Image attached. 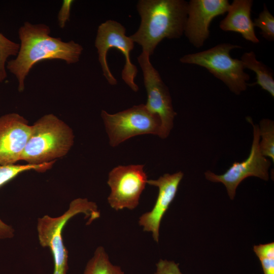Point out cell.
Listing matches in <instances>:
<instances>
[{
	"label": "cell",
	"mask_w": 274,
	"mask_h": 274,
	"mask_svg": "<svg viewBox=\"0 0 274 274\" xmlns=\"http://www.w3.org/2000/svg\"><path fill=\"white\" fill-rule=\"evenodd\" d=\"M49 27L42 23L33 24L25 22L18 30L20 47L16 57L7 61L6 69L18 81V89L23 92L24 81L38 62L44 60L59 59L67 64L77 63L83 50L79 44L50 36Z\"/></svg>",
	"instance_id": "6da1fadb"
},
{
	"label": "cell",
	"mask_w": 274,
	"mask_h": 274,
	"mask_svg": "<svg viewBox=\"0 0 274 274\" xmlns=\"http://www.w3.org/2000/svg\"><path fill=\"white\" fill-rule=\"evenodd\" d=\"M141 22L130 36L150 56L164 39H177L184 33L188 2L184 0H139L136 4Z\"/></svg>",
	"instance_id": "7a4b0ae2"
},
{
	"label": "cell",
	"mask_w": 274,
	"mask_h": 274,
	"mask_svg": "<svg viewBox=\"0 0 274 274\" xmlns=\"http://www.w3.org/2000/svg\"><path fill=\"white\" fill-rule=\"evenodd\" d=\"M74 143L68 124L53 114L45 115L31 125L21 160L33 165L55 162L67 155Z\"/></svg>",
	"instance_id": "3957f363"
},
{
	"label": "cell",
	"mask_w": 274,
	"mask_h": 274,
	"mask_svg": "<svg viewBox=\"0 0 274 274\" xmlns=\"http://www.w3.org/2000/svg\"><path fill=\"white\" fill-rule=\"evenodd\" d=\"M83 213L87 224L100 217L95 202L87 198H78L72 201L69 208L59 217L45 215L38 219L37 229L39 242L43 247L50 248L54 260L53 274H66L68 269V252L63 242L62 230L68 221L74 216Z\"/></svg>",
	"instance_id": "277c9868"
},
{
	"label": "cell",
	"mask_w": 274,
	"mask_h": 274,
	"mask_svg": "<svg viewBox=\"0 0 274 274\" xmlns=\"http://www.w3.org/2000/svg\"><path fill=\"white\" fill-rule=\"evenodd\" d=\"M241 48L238 45L222 43L201 52L186 54L180 58V61L205 68L224 83L230 91L239 95L246 90L250 76L244 71L242 60L232 58L230 52Z\"/></svg>",
	"instance_id": "5b68a950"
},
{
	"label": "cell",
	"mask_w": 274,
	"mask_h": 274,
	"mask_svg": "<svg viewBox=\"0 0 274 274\" xmlns=\"http://www.w3.org/2000/svg\"><path fill=\"white\" fill-rule=\"evenodd\" d=\"M134 44L130 36H126L125 27L117 21L108 20L98 27L94 44L104 76L109 84L112 85L117 84L107 60L109 50L111 48H116L121 52L125 58L121 73L122 80L133 91L137 92L139 86L134 79L138 71L136 66L132 63L130 56V52L134 48Z\"/></svg>",
	"instance_id": "8992f818"
},
{
	"label": "cell",
	"mask_w": 274,
	"mask_h": 274,
	"mask_svg": "<svg viewBox=\"0 0 274 274\" xmlns=\"http://www.w3.org/2000/svg\"><path fill=\"white\" fill-rule=\"evenodd\" d=\"M101 117L112 147L139 135H160L161 121L159 117L150 112L144 104L113 114L102 110Z\"/></svg>",
	"instance_id": "52a82bcc"
},
{
	"label": "cell",
	"mask_w": 274,
	"mask_h": 274,
	"mask_svg": "<svg viewBox=\"0 0 274 274\" xmlns=\"http://www.w3.org/2000/svg\"><path fill=\"white\" fill-rule=\"evenodd\" d=\"M138 61L143 72L147 94V101L145 105L150 112L159 117L161 121L159 136L165 139L173 127L177 115L172 105L168 88L152 64L149 54L142 52L138 57Z\"/></svg>",
	"instance_id": "ba28073f"
},
{
	"label": "cell",
	"mask_w": 274,
	"mask_h": 274,
	"mask_svg": "<svg viewBox=\"0 0 274 274\" xmlns=\"http://www.w3.org/2000/svg\"><path fill=\"white\" fill-rule=\"evenodd\" d=\"M247 119L253 128V139L248 158L242 162H234L223 174L216 175L210 170L204 174L210 181L223 184L231 199H234L239 184L248 177H256L265 181L269 179L271 162L260 151L258 125L253 124L251 118Z\"/></svg>",
	"instance_id": "9c48e42d"
},
{
	"label": "cell",
	"mask_w": 274,
	"mask_h": 274,
	"mask_svg": "<svg viewBox=\"0 0 274 274\" xmlns=\"http://www.w3.org/2000/svg\"><path fill=\"white\" fill-rule=\"evenodd\" d=\"M142 164L119 165L109 173L108 184L111 193L108 198L110 207L116 211L135 209L147 184V176Z\"/></svg>",
	"instance_id": "30bf717a"
},
{
	"label": "cell",
	"mask_w": 274,
	"mask_h": 274,
	"mask_svg": "<svg viewBox=\"0 0 274 274\" xmlns=\"http://www.w3.org/2000/svg\"><path fill=\"white\" fill-rule=\"evenodd\" d=\"M228 0H191L188 2L184 33L194 47H201L210 36L209 27L216 17L226 13Z\"/></svg>",
	"instance_id": "8fae6325"
},
{
	"label": "cell",
	"mask_w": 274,
	"mask_h": 274,
	"mask_svg": "<svg viewBox=\"0 0 274 274\" xmlns=\"http://www.w3.org/2000/svg\"><path fill=\"white\" fill-rule=\"evenodd\" d=\"M30 130L27 120L18 113L0 117V165L15 164L21 160Z\"/></svg>",
	"instance_id": "7c38bea8"
},
{
	"label": "cell",
	"mask_w": 274,
	"mask_h": 274,
	"mask_svg": "<svg viewBox=\"0 0 274 274\" xmlns=\"http://www.w3.org/2000/svg\"><path fill=\"white\" fill-rule=\"evenodd\" d=\"M183 176V173L180 171L173 174H165L157 180L147 181V184L158 188V194L152 210L143 214L139 223L143 227L144 231L152 233L157 243L159 241L161 221L176 196Z\"/></svg>",
	"instance_id": "4fadbf2b"
},
{
	"label": "cell",
	"mask_w": 274,
	"mask_h": 274,
	"mask_svg": "<svg viewBox=\"0 0 274 274\" xmlns=\"http://www.w3.org/2000/svg\"><path fill=\"white\" fill-rule=\"evenodd\" d=\"M253 4L252 0H234L230 4L227 15L220 22V28L239 33L244 39L253 43H259L251 18Z\"/></svg>",
	"instance_id": "5bb4252c"
},
{
	"label": "cell",
	"mask_w": 274,
	"mask_h": 274,
	"mask_svg": "<svg viewBox=\"0 0 274 274\" xmlns=\"http://www.w3.org/2000/svg\"><path fill=\"white\" fill-rule=\"evenodd\" d=\"M55 162L33 165L28 164L0 165V187L20 174L30 170L44 172L51 168ZM12 227L0 219V239L12 237L14 234Z\"/></svg>",
	"instance_id": "9a60e30c"
},
{
	"label": "cell",
	"mask_w": 274,
	"mask_h": 274,
	"mask_svg": "<svg viewBox=\"0 0 274 274\" xmlns=\"http://www.w3.org/2000/svg\"><path fill=\"white\" fill-rule=\"evenodd\" d=\"M244 68L253 71L256 81L248 86L258 85L274 97V79L272 71L262 62L258 60L253 51L245 52L241 57Z\"/></svg>",
	"instance_id": "2e32d148"
},
{
	"label": "cell",
	"mask_w": 274,
	"mask_h": 274,
	"mask_svg": "<svg viewBox=\"0 0 274 274\" xmlns=\"http://www.w3.org/2000/svg\"><path fill=\"white\" fill-rule=\"evenodd\" d=\"M83 274H124L119 266L114 265L102 247H98L88 262Z\"/></svg>",
	"instance_id": "e0dca14e"
},
{
	"label": "cell",
	"mask_w": 274,
	"mask_h": 274,
	"mask_svg": "<svg viewBox=\"0 0 274 274\" xmlns=\"http://www.w3.org/2000/svg\"><path fill=\"white\" fill-rule=\"evenodd\" d=\"M260 139L259 146L261 154L274 162V122L263 119L258 125Z\"/></svg>",
	"instance_id": "ac0fdd59"
},
{
	"label": "cell",
	"mask_w": 274,
	"mask_h": 274,
	"mask_svg": "<svg viewBox=\"0 0 274 274\" xmlns=\"http://www.w3.org/2000/svg\"><path fill=\"white\" fill-rule=\"evenodd\" d=\"M20 45L6 37L0 33V82L5 81L7 77L6 64L8 58L16 56Z\"/></svg>",
	"instance_id": "d6986e66"
},
{
	"label": "cell",
	"mask_w": 274,
	"mask_h": 274,
	"mask_svg": "<svg viewBox=\"0 0 274 274\" xmlns=\"http://www.w3.org/2000/svg\"><path fill=\"white\" fill-rule=\"evenodd\" d=\"M253 251L258 257L264 274H274V243L255 245Z\"/></svg>",
	"instance_id": "ffe728a7"
},
{
	"label": "cell",
	"mask_w": 274,
	"mask_h": 274,
	"mask_svg": "<svg viewBox=\"0 0 274 274\" xmlns=\"http://www.w3.org/2000/svg\"><path fill=\"white\" fill-rule=\"evenodd\" d=\"M254 26L261 29L260 34L269 41L274 40V17L270 13L265 4L262 11L253 21Z\"/></svg>",
	"instance_id": "44dd1931"
},
{
	"label": "cell",
	"mask_w": 274,
	"mask_h": 274,
	"mask_svg": "<svg viewBox=\"0 0 274 274\" xmlns=\"http://www.w3.org/2000/svg\"><path fill=\"white\" fill-rule=\"evenodd\" d=\"M156 265V270L153 274H183L179 264L173 261L160 259Z\"/></svg>",
	"instance_id": "7402d4cb"
},
{
	"label": "cell",
	"mask_w": 274,
	"mask_h": 274,
	"mask_svg": "<svg viewBox=\"0 0 274 274\" xmlns=\"http://www.w3.org/2000/svg\"><path fill=\"white\" fill-rule=\"evenodd\" d=\"M73 3V0H64L62 2L57 15L58 25L61 28H63L69 20L71 9Z\"/></svg>",
	"instance_id": "603a6c76"
}]
</instances>
